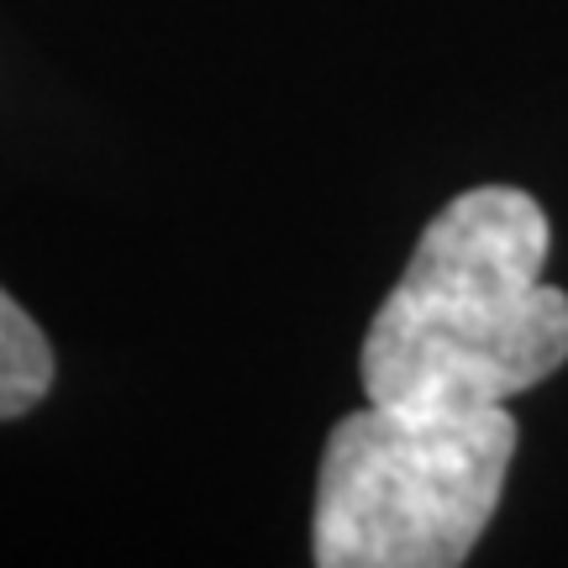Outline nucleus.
Here are the masks:
<instances>
[{
	"instance_id": "obj_1",
	"label": "nucleus",
	"mask_w": 568,
	"mask_h": 568,
	"mask_svg": "<svg viewBox=\"0 0 568 568\" xmlns=\"http://www.w3.org/2000/svg\"><path fill=\"white\" fill-rule=\"evenodd\" d=\"M548 216L479 184L426 222L364 337V395L410 416L506 406L568 364V295L542 280Z\"/></svg>"
},
{
	"instance_id": "obj_2",
	"label": "nucleus",
	"mask_w": 568,
	"mask_h": 568,
	"mask_svg": "<svg viewBox=\"0 0 568 568\" xmlns=\"http://www.w3.org/2000/svg\"><path fill=\"white\" fill-rule=\"evenodd\" d=\"M521 432L506 406L410 416L368 400L332 426L316 474L322 568H453L485 537Z\"/></svg>"
},
{
	"instance_id": "obj_3",
	"label": "nucleus",
	"mask_w": 568,
	"mask_h": 568,
	"mask_svg": "<svg viewBox=\"0 0 568 568\" xmlns=\"http://www.w3.org/2000/svg\"><path fill=\"white\" fill-rule=\"evenodd\" d=\"M53 389V347L42 326L0 290V422L27 416Z\"/></svg>"
}]
</instances>
